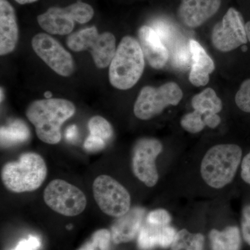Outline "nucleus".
Here are the masks:
<instances>
[{
	"label": "nucleus",
	"instance_id": "obj_18",
	"mask_svg": "<svg viewBox=\"0 0 250 250\" xmlns=\"http://www.w3.org/2000/svg\"><path fill=\"white\" fill-rule=\"evenodd\" d=\"M39 25L46 32L56 35H66L73 30L75 21L65 8L52 7L38 16Z\"/></svg>",
	"mask_w": 250,
	"mask_h": 250
},
{
	"label": "nucleus",
	"instance_id": "obj_33",
	"mask_svg": "<svg viewBox=\"0 0 250 250\" xmlns=\"http://www.w3.org/2000/svg\"><path fill=\"white\" fill-rule=\"evenodd\" d=\"M107 143L102 140L96 139L93 136H88L85 139L84 143V148L85 150L90 152H98V151L103 150L106 147Z\"/></svg>",
	"mask_w": 250,
	"mask_h": 250
},
{
	"label": "nucleus",
	"instance_id": "obj_12",
	"mask_svg": "<svg viewBox=\"0 0 250 250\" xmlns=\"http://www.w3.org/2000/svg\"><path fill=\"white\" fill-rule=\"evenodd\" d=\"M221 0H182L179 16L189 27H197L218 11Z\"/></svg>",
	"mask_w": 250,
	"mask_h": 250
},
{
	"label": "nucleus",
	"instance_id": "obj_34",
	"mask_svg": "<svg viewBox=\"0 0 250 250\" xmlns=\"http://www.w3.org/2000/svg\"><path fill=\"white\" fill-rule=\"evenodd\" d=\"M241 177L245 182L250 184V152L245 156L242 162Z\"/></svg>",
	"mask_w": 250,
	"mask_h": 250
},
{
	"label": "nucleus",
	"instance_id": "obj_16",
	"mask_svg": "<svg viewBox=\"0 0 250 250\" xmlns=\"http://www.w3.org/2000/svg\"><path fill=\"white\" fill-rule=\"evenodd\" d=\"M177 233L170 225H160L147 223L140 230L138 246L141 250H151L156 246L168 248L172 244Z\"/></svg>",
	"mask_w": 250,
	"mask_h": 250
},
{
	"label": "nucleus",
	"instance_id": "obj_13",
	"mask_svg": "<svg viewBox=\"0 0 250 250\" xmlns=\"http://www.w3.org/2000/svg\"><path fill=\"white\" fill-rule=\"evenodd\" d=\"M140 45L149 65L155 69L165 66L170 57L167 47L150 26H143L139 31Z\"/></svg>",
	"mask_w": 250,
	"mask_h": 250
},
{
	"label": "nucleus",
	"instance_id": "obj_40",
	"mask_svg": "<svg viewBox=\"0 0 250 250\" xmlns=\"http://www.w3.org/2000/svg\"><path fill=\"white\" fill-rule=\"evenodd\" d=\"M2 96H3L2 89H1V102L2 101Z\"/></svg>",
	"mask_w": 250,
	"mask_h": 250
},
{
	"label": "nucleus",
	"instance_id": "obj_8",
	"mask_svg": "<svg viewBox=\"0 0 250 250\" xmlns=\"http://www.w3.org/2000/svg\"><path fill=\"white\" fill-rule=\"evenodd\" d=\"M93 192L100 210L109 216L119 218L126 214L131 208L129 192L110 176H98L93 182Z\"/></svg>",
	"mask_w": 250,
	"mask_h": 250
},
{
	"label": "nucleus",
	"instance_id": "obj_39",
	"mask_svg": "<svg viewBox=\"0 0 250 250\" xmlns=\"http://www.w3.org/2000/svg\"><path fill=\"white\" fill-rule=\"evenodd\" d=\"M45 96L46 99L51 98V97H52V94H51V93H49V92H46L45 94Z\"/></svg>",
	"mask_w": 250,
	"mask_h": 250
},
{
	"label": "nucleus",
	"instance_id": "obj_22",
	"mask_svg": "<svg viewBox=\"0 0 250 250\" xmlns=\"http://www.w3.org/2000/svg\"><path fill=\"white\" fill-rule=\"evenodd\" d=\"M170 47L171 62L175 68L184 71L191 68L192 53L189 41L180 37Z\"/></svg>",
	"mask_w": 250,
	"mask_h": 250
},
{
	"label": "nucleus",
	"instance_id": "obj_4",
	"mask_svg": "<svg viewBox=\"0 0 250 250\" xmlns=\"http://www.w3.org/2000/svg\"><path fill=\"white\" fill-rule=\"evenodd\" d=\"M241 157V147L236 145H218L210 148L202 160V178L210 187L222 188L233 180Z\"/></svg>",
	"mask_w": 250,
	"mask_h": 250
},
{
	"label": "nucleus",
	"instance_id": "obj_24",
	"mask_svg": "<svg viewBox=\"0 0 250 250\" xmlns=\"http://www.w3.org/2000/svg\"><path fill=\"white\" fill-rule=\"evenodd\" d=\"M151 27L156 31L161 41L166 47H170L179 38L177 28L170 21L164 19H157L153 21Z\"/></svg>",
	"mask_w": 250,
	"mask_h": 250
},
{
	"label": "nucleus",
	"instance_id": "obj_17",
	"mask_svg": "<svg viewBox=\"0 0 250 250\" xmlns=\"http://www.w3.org/2000/svg\"><path fill=\"white\" fill-rule=\"evenodd\" d=\"M189 42L192 53L189 80L195 86L207 85L209 81L210 74L214 70V62L197 41L191 39Z\"/></svg>",
	"mask_w": 250,
	"mask_h": 250
},
{
	"label": "nucleus",
	"instance_id": "obj_9",
	"mask_svg": "<svg viewBox=\"0 0 250 250\" xmlns=\"http://www.w3.org/2000/svg\"><path fill=\"white\" fill-rule=\"evenodd\" d=\"M162 149L160 141L152 138L139 140L133 148L131 159L133 172L148 187H154L159 180L156 159Z\"/></svg>",
	"mask_w": 250,
	"mask_h": 250
},
{
	"label": "nucleus",
	"instance_id": "obj_25",
	"mask_svg": "<svg viewBox=\"0 0 250 250\" xmlns=\"http://www.w3.org/2000/svg\"><path fill=\"white\" fill-rule=\"evenodd\" d=\"M90 136L108 143L113 134L111 124L103 117L93 116L88 123Z\"/></svg>",
	"mask_w": 250,
	"mask_h": 250
},
{
	"label": "nucleus",
	"instance_id": "obj_10",
	"mask_svg": "<svg viewBox=\"0 0 250 250\" xmlns=\"http://www.w3.org/2000/svg\"><path fill=\"white\" fill-rule=\"evenodd\" d=\"M31 45L36 54L59 75L68 77L75 71L71 54L52 36L43 33L36 34L33 38Z\"/></svg>",
	"mask_w": 250,
	"mask_h": 250
},
{
	"label": "nucleus",
	"instance_id": "obj_36",
	"mask_svg": "<svg viewBox=\"0 0 250 250\" xmlns=\"http://www.w3.org/2000/svg\"><path fill=\"white\" fill-rule=\"evenodd\" d=\"M77 136H78V129L75 125L69 126L65 131V138L70 142L75 141L77 139Z\"/></svg>",
	"mask_w": 250,
	"mask_h": 250
},
{
	"label": "nucleus",
	"instance_id": "obj_3",
	"mask_svg": "<svg viewBox=\"0 0 250 250\" xmlns=\"http://www.w3.org/2000/svg\"><path fill=\"white\" fill-rule=\"evenodd\" d=\"M144 67V55L140 43L134 38L125 36L110 64V82L118 89H129L141 78Z\"/></svg>",
	"mask_w": 250,
	"mask_h": 250
},
{
	"label": "nucleus",
	"instance_id": "obj_28",
	"mask_svg": "<svg viewBox=\"0 0 250 250\" xmlns=\"http://www.w3.org/2000/svg\"><path fill=\"white\" fill-rule=\"evenodd\" d=\"M181 125L186 131L192 134L200 132L206 126L203 116L195 110L182 118Z\"/></svg>",
	"mask_w": 250,
	"mask_h": 250
},
{
	"label": "nucleus",
	"instance_id": "obj_19",
	"mask_svg": "<svg viewBox=\"0 0 250 250\" xmlns=\"http://www.w3.org/2000/svg\"><path fill=\"white\" fill-rule=\"evenodd\" d=\"M209 238L213 250H240L241 248V235L236 227H229L223 231L212 230Z\"/></svg>",
	"mask_w": 250,
	"mask_h": 250
},
{
	"label": "nucleus",
	"instance_id": "obj_7",
	"mask_svg": "<svg viewBox=\"0 0 250 250\" xmlns=\"http://www.w3.org/2000/svg\"><path fill=\"white\" fill-rule=\"evenodd\" d=\"M182 96V90L173 82L166 83L159 88L144 87L135 103V116L144 121L151 119L167 106L178 104Z\"/></svg>",
	"mask_w": 250,
	"mask_h": 250
},
{
	"label": "nucleus",
	"instance_id": "obj_26",
	"mask_svg": "<svg viewBox=\"0 0 250 250\" xmlns=\"http://www.w3.org/2000/svg\"><path fill=\"white\" fill-rule=\"evenodd\" d=\"M111 233L106 229H102L93 233L90 241L78 250H111Z\"/></svg>",
	"mask_w": 250,
	"mask_h": 250
},
{
	"label": "nucleus",
	"instance_id": "obj_32",
	"mask_svg": "<svg viewBox=\"0 0 250 250\" xmlns=\"http://www.w3.org/2000/svg\"><path fill=\"white\" fill-rule=\"evenodd\" d=\"M242 231L245 241L250 246V206H247L243 209Z\"/></svg>",
	"mask_w": 250,
	"mask_h": 250
},
{
	"label": "nucleus",
	"instance_id": "obj_27",
	"mask_svg": "<svg viewBox=\"0 0 250 250\" xmlns=\"http://www.w3.org/2000/svg\"><path fill=\"white\" fill-rule=\"evenodd\" d=\"M65 9L74 21L81 24L88 22L93 17V8L89 4L81 1H77Z\"/></svg>",
	"mask_w": 250,
	"mask_h": 250
},
{
	"label": "nucleus",
	"instance_id": "obj_15",
	"mask_svg": "<svg viewBox=\"0 0 250 250\" xmlns=\"http://www.w3.org/2000/svg\"><path fill=\"white\" fill-rule=\"evenodd\" d=\"M145 213L143 208L136 207L117 218L111 227L113 241L116 244H121L132 241L141 229Z\"/></svg>",
	"mask_w": 250,
	"mask_h": 250
},
{
	"label": "nucleus",
	"instance_id": "obj_14",
	"mask_svg": "<svg viewBox=\"0 0 250 250\" xmlns=\"http://www.w3.org/2000/svg\"><path fill=\"white\" fill-rule=\"evenodd\" d=\"M18 40V27L14 8L6 0H0V54L12 52Z\"/></svg>",
	"mask_w": 250,
	"mask_h": 250
},
{
	"label": "nucleus",
	"instance_id": "obj_37",
	"mask_svg": "<svg viewBox=\"0 0 250 250\" xmlns=\"http://www.w3.org/2000/svg\"><path fill=\"white\" fill-rule=\"evenodd\" d=\"M16 1L19 3V4H25L34 2V1H37V0H16Z\"/></svg>",
	"mask_w": 250,
	"mask_h": 250
},
{
	"label": "nucleus",
	"instance_id": "obj_29",
	"mask_svg": "<svg viewBox=\"0 0 250 250\" xmlns=\"http://www.w3.org/2000/svg\"><path fill=\"white\" fill-rule=\"evenodd\" d=\"M236 103L242 111L250 113V80L242 83L236 95Z\"/></svg>",
	"mask_w": 250,
	"mask_h": 250
},
{
	"label": "nucleus",
	"instance_id": "obj_31",
	"mask_svg": "<svg viewBox=\"0 0 250 250\" xmlns=\"http://www.w3.org/2000/svg\"><path fill=\"white\" fill-rule=\"evenodd\" d=\"M41 246V241L38 237L29 236L27 239L20 241L17 246L12 250H38Z\"/></svg>",
	"mask_w": 250,
	"mask_h": 250
},
{
	"label": "nucleus",
	"instance_id": "obj_23",
	"mask_svg": "<svg viewBox=\"0 0 250 250\" xmlns=\"http://www.w3.org/2000/svg\"><path fill=\"white\" fill-rule=\"evenodd\" d=\"M205 238L200 233H191L187 230L179 231L176 234L172 250H202Z\"/></svg>",
	"mask_w": 250,
	"mask_h": 250
},
{
	"label": "nucleus",
	"instance_id": "obj_1",
	"mask_svg": "<svg viewBox=\"0 0 250 250\" xmlns=\"http://www.w3.org/2000/svg\"><path fill=\"white\" fill-rule=\"evenodd\" d=\"M76 108L65 99L36 100L29 104L26 116L35 126L36 135L42 142L55 145L62 140V125L75 114Z\"/></svg>",
	"mask_w": 250,
	"mask_h": 250
},
{
	"label": "nucleus",
	"instance_id": "obj_20",
	"mask_svg": "<svg viewBox=\"0 0 250 250\" xmlns=\"http://www.w3.org/2000/svg\"><path fill=\"white\" fill-rule=\"evenodd\" d=\"M30 137L29 128L24 122L15 120L1 127V147H8L25 142Z\"/></svg>",
	"mask_w": 250,
	"mask_h": 250
},
{
	"label": "nucleus",
	"instance_id": "obj_21",
	"mask_svg": "<svg viewBox=\"0 0 250 250\" xmlns=\"http://www.w3.org/2000/svg\"><path fill=\"white\" fill-rule=\"evenodd\" d=\"M192 108L200 112L203 117L217 114L223 108L221 100L212 88H208L195 95L192 100Z\"/></svg>",
	"mask_w": 250,
	"mask_h": 250
},
{
	"label": "nucleus",
	"instance_id": "obj_5",
	"mask_svg": "<svg viewBox=\"0 0 250 250\" xmlns=\"http://www.w3.org/2000/svg\"><path fill=\"white\" fill-rule=\"evenodd\" d=\"M67 46L75 52L89 50L96 66L105 68L116 53V39L110 32L100 34L96 27L86 28L67 38Z\"/></svg>",
	"mask_w": 250,
	"mask_h": 250
},
{
	"label": "nucleus",
	"instance_id": "obj_38",
	"mask_svg": "<svg viewBox=\"0 0 250 250\" xmlns=\"http://www.w3.org/2000/svg\"><path fill=\"white\" fill-rule=\"evenodd\" d=\"M246 29L247 32V36H248V39L250 42V21L247 22L246 24Z\"/></svg>",
	"mask_w": 250,
	"mask_h": 250
},
{
	"label": "nucleus",
	"instance_id": "obj_2",
	"mask_svg": "<svg viewBox=\"0 0 250 250\" xmlns=\"http://www.w3.org/2000/svg\"><path fill=\"white\" fill-rule=\"evenodd\" d=\"M47 175L45 160L34 152L24 153L18 161L6 163L1 172L4 187L16 193L37 190L45 182Z\"/></svg>",
	"mask_w": 250,
	"mask_h": 250
},
{
	"label": "nucleus",
	"instance_id": "obj_6",
	"mask_svg": "<svg viewBox=\"0 0 250 250\" xmlns=\"http://www.w3.org/2000/svg\"><path fill=\"white\" fill-rule=\"evenodd\" d=\"M43 199L51 209L67 217L81 214L87 205L86 197L82 190L60 179L49 182L44 190Z\"/></svg>",
	"mask_w": 250,
	"mask_h": 250
},
{
	"label": "nucleus",
	"instance_id": "obj_11",
	"mask_svg": "<svg viewBox=\"0 0 250 250\" xmlns=\"http://www.w3.org/2000/svg\"><path fill=\"white\" fill-rule=\"evenodd\" d=\"M248 36L241 14L230 8L213 28L212 41L213 45L222 52H229L248 42Z\"/></svg>",
	"mask_w": 250,
	"mask_h": 250
},
{
	"label": "nucleus",
	"instance_id": "obj_30",
	"mask_svg": "<svg viewBox=\"0 0 250 250\" xmlns=\"http://www.w3.org/2000/svg\"><path fill=\"white\" fill-rule=\"evenodd\" d=\"M171 221V217L167 210L156 209L152 210L148 214L146 222L149 223L160 225H169Z\"/></svg>",
	"mask_w": 250,
	"mask_h": 250
},
{
	"label": "nucleus",
	"instance_id": "obj_35",
	"mask_svg": "<svg viewBox=\"0 0 250 250\" xmlns=\"http://www.w3.org/2000/svg\"><path fill=\"white\" fill-rule=\"evenodd\" d=\"M205 125L210 128H215L220 123V118L217 114H209L204 117Z\"/></svg>",
	"mask_w": 250,
	"mask_h": 250
}]
</instances>
